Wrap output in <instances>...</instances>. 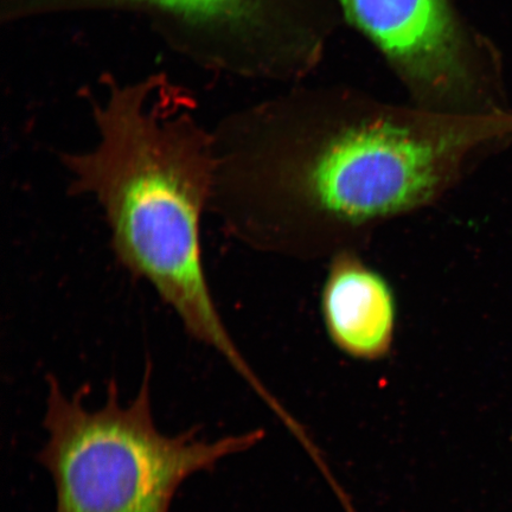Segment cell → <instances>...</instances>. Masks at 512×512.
<instances>
[{
  "instance_id": "6da1fadb",
  "label": "cell",
  "mask_w": 512,
  "mask_h": 512,
  "mask_svg": "<svg viewBox=\"0 0 512 512\" xmlns=\"http://www.w3.org/2000/svg\"><path fill=\"white\" fill-rule=\"evenodd\" d=\"M211 131L210 209L227 233L256 252L330 260L443 200L480 153L512 137V113L261 105Z\"/></svg>"
},
{
  "instance_id": "7a4b0ae2",
  "label": "cell",
  "mask_w": 512,
  "mask_h": 512,
  "mask_svg": "<svg viewBox=\"0 0 512 512\" xmlns=\"http://www.w3.org/2000/svg\"><path fill=\"white\" fill-rule=\"evenodd\" d=\"M86 99L96 142L64 152L70 192L94 198L115 259L149 284L185 332L226 360L254 392L267 388L229 334L203 261L202 221L213 198V131L196 102L164 73L134 81L104 76Z\"/></svg>"
},
{
  "instance_id": "3957f363",
  "label": "cell",
  "mask_w": 512,
  "mask_h": 512,
  "mask_svg": "<svg viewBox=\"0 0 512 512\" xmlns=\"http://www.w3.org/2000/svg\"><path fill=\"white\" fill-rule=\"evenodd\" d=\"M47 382L48 441L37 460L53 477L55 512H170L185 480L215 470L220 460L266 435L254 430L209 441L198 438L200 426L177 435L160 432L152 413L150 361L127 406H121L115 380L96 411L83 406L87 389L67 396L54 376Z\"/></svg>"
},
{
  "instance_id": "277c9868",
  "label": "cell",
  "mask_w": 512,
  "mask_h": 512,
  "mask_svg": "<svg viewBox=\"0 0 512 512\" xmlns=\"http://www.w3.org/2000/svg\"><path fill=\"white\" fill-rule=\"evenodd\" d=\"M277 0H0V22L121 12L142 17L170 50L216 74L270 68Z\"/></svg>"
},
{
  "instance_id": "5b68a950",
  "label": "cell",
  "mask_w": 512,
  "mask_h": 512,
  "mask_svg": "<svg viewBox=\"0 0 512 512\" xmlns=\"http://www.w3.org/2000/svg\"><path fill=\"white\" fill-rule=\"evenodd\" d=\"M345 14L420 94L454 100L473 83L470 48L448 0H339Z\"/></svg>"
},
{
  "instance_id": "8992f818",
  "label": "cell",
  "mask_w": 512,
  "mask_h": 512,
  "mask_svg": "<svg viewBox=\"0 0 512 512\" xmlns=\"http://www.w3.org/2000/svg\"><path fill=\"white\" fill-rule=\"evenodd\" d=\"M320 306L326 332L344 354L362 361L388 356L398 318L394 292L360 252L330 259Z\"/></svg>"
}]
</instances>
